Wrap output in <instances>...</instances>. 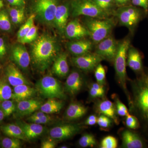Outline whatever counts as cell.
<instances>
[{"label":"cell","mask_w":148,"mask_h":148,"mask_svg":"<svg viewBox=\"0 0 148 148\" xmlns=\"http://www.w3.org/2000/svg\"><path fill=\"white\" fill-rule=\"evenodd\" d=\"M96 110L98 113L110 118L116 123H118L115 105L108 100L100 101L96 106Z\"/></svg>","instance_id":"24"},{"label":"cell","mask_w":148,"mask_h":148,"mask_svg":"<svg viewBox=\"0 0 148 148\" xmlns=\"http://www.w3.org/2000/svg\"><path fill=\"white\" fill-rule=\"evenodd\" d=\"M12 91L10 86L6 82L0 79V102L12 98Z\"/></svg>","instance_id":"29"},{"label":"cell","mask_w":148,"mask_h":148,"mask_svg":"<svg viewBox=\"0 0 148 148\" xmlns=\"http://www.w3.org/2000/svg\"><path fill=\"white\" fill-rule=\"evenodd\" d=\"M105 89L103 85L98 83H93L90 85L89 93L90 98H102L105 95Z\"/></svg>","instance_id":"31"},{"label":"cell","mask_w":148,"mask_h":148,"mask_svg":"<svg viewBox=\"0 0 148 148\" xmlns=\"http://www.w3.org/2000/svg\"><path fill=\"white\" fill-rule=\"evenodd\" d=\"M114 15L121 26L127 27L131 31L139 23L141 17L139 10L132 6L119 7L115 11Z\"/></svg>","instance_id":"8"},{"label":"cell","mask_w":148,"mask_h":148,"mask_svg":"<svg viewBox=\"0 0 148 148\" xmlns=\"http://www.w3.org/2000/svg\"><path fill=\"white\" fill-rule=\"evenodd\" d=\"M84 84L83 79L79 72H72L66 79L64 90L70 95H75L81 90Z\"/></svg>","instance_id":"15"},{"label":"cell","mask_w":148,"mask_h":148,"mask_svg":"<svg viewBox=\"0 0 148 148\" xmlns=\"http://www.w3.org/2000/svg\"><path fill=\"white\" fill-rule=\"evenodd\" d=\"M37 91L43 97L47 98L65 99L64 88L58 80L51 76H45L36 84Z\"/></svg>","instance_id":"6"},{"label":"cell","mask_w":148,"mask_h":148,"mask_svg":"<svg viewBox=\"0 0 148 148\" xmlns=\"http://www.w3.org/2000/svg\"><path fill=\"white\" fill-rule=\"evenodd\" d=\"M25 8L24 7H16L9 10V14L10 18L16 17L20 15H24Z\"/></svg>","instance_id":"43"},{"label":"cell","mask_w":148,"mask_h":148,"mask_svg":"<svg viewBox=\"0 0 148 148\" xmlns=\"http://www.w3.org/2000/svg\"><path fill=\"white\" fill-rule=\"evenodd\" d=\"M1 108L5 116H8L15 112L16 106L13 101L8 100L1 102Z\"/></svg>","instance_id":"36"},{"label":"cell","mask_w":148,"mask_h":148,"mask_svg":"<svg viewBox=\"0 0 148 148\" xmlns=\"http://www.w3.org/2000/svg\"><path fill=\"white\" fill-rule=\"evenodd\" d=\"M60 148H68V147H67V146H61V147H60Z\"/></svg>","instance_id":"53"},{"label":"cell","mask_w":148,"mask_h":148,"mask_svg":"<svg viewBox=\"0 0 148 148\" xmlns=\"http://www.w3.org/2000/svg\"><path fill=\"white\" fill-rule=\"evenodd\" d=\"M117 146L118 141L116 138L110 135L103 138L101 143V148H116Z\"/></svg>","instance_id":"38"},{"label":"cell","mask_w":148,"mask_h":148,"mask_svg":"<svg viewBox=\"0 0 148 148\" xmlns=\"http://www.w3.org/2000/svg\"><path fill=\"white\" fill-rule=\"evenodd\" d=\"M58 51L56 42L51 36L41 35L32 44V62L38 71H44L55 60Z\"/></svg>","instance_id":"1"},{"label":"cell","mask_w":148,"mask_h":148,"mask_svg":"<svg viewBox=\"0 0 148 148\" xmlns=\"http://www.w3.org/2000/svg\"><path fill=\"white\" fill-rule=\"evenodd\" d=\"M102 10L112 15L114 14V5L115 4L114 0H91ZM116 5V4H115Z\"/></svg>","instance_id":"28"},{"label":"cell","mask_w":148,"mask_h":148,"mask_svg":"<svg viewBox=\"0 0 148 148\" xmlns=\"http://www.w3.org/2000/svg\"><path fill=\"white\" fill-rule=\"evenodd\" d=\"M6 53V47L3 38L0 37V58H2Z\"/></svg>","instance_id":"46"},{"label":"cell","mask_w":148,"mask_h":148,"mask_svg":"<svg viewBox=\"0 0 148 148\" xmlns=\"http://www.w3.org/2000/svg\"><path fill=\"white\" fill-rule=\"evenodd\" d=\"M132 4L136 6L141 7L145 10L148 9V0H131Z\"/></svg>","instance_id":"44"},{"label":"cell","mask_w":148,"mask_h":148,"mask_svg":"<svg viewBox=\"0 0 148 148\" xmlns=\"http://www.w3.org/2000/svg\"><path fill=\"white\" fill-rule=\"evenodd\" d=\"M77 40L68 43V48L71 53L76 56L90 52L93 47L92 41L82 39Z\"/></svg>","instance_id":"16"},{"label":"cell","mask_w":148,"mask_h":148,"mask_svg":"<svg viewBox=\"0 0 148 148\" xmlns=\"http://www.w3.org/2000/svg\"><path fill=\"white\" fill-rule=\"evenodd\" d=\"M5 117V116L3 112L1 109H0V122L2 121Z\"/></svg>","instance_id":"51"},{"label":"cell","mask_w":148,"mask_h":148,"mask_svg":"<svg viewBox=\"0 0 148 148\" xmlns=\"http://www.w3.org/2000/svg\"><path fill=\"white\" fill-rule=\"evenodd\" d=\"M72 16H85L88 17L106 18L110 14L102 10L91 0H73L71 3Z\"/></svg>","instance_id":"5"},{"label":"cell","mask_w":148,"mask_h":148,"mask_svg":"<svg viewBox=\"0 0 148 148\" xmlns=\"http://www.w3.org/2000/svg\"><path fill=\"white\" fill-rule=\"evenodd\" d=\"M64 105L63 101L56 98H49L47 101L42 104L40 110L48 114L57 113L60 112Z\"/></svg>","instance_id":"26"},{"label":"cell","mask_w":148,"mask_h":148,"mask_svg":"<svg viewBox=\"0 0 148 148\" xmlns=\"http://www.w3.org/2000/svg\"><path fill=\"white\" fill-rule=\"evenodd\" d=\"M103 60L104 59L95 52H90L72 58V62L75 66L81 70L88 72L94 70Z\"/></svg>","instance_id":"11"},{"label":"cell","mask_w":148,"mask_h":148,"mask_svg":"<svg viewBox=\"0 0 148 148\" xmlns=\"http://www.w3.org/2000/svg\"><path fill=\"white\" fill-rule=\"evenodd\" d=\"M118 44L113 37L110 36L97 44L95 52L104 60L114 62Z\"/></svg>","instance_id":"10"},{"label":"cell","mask_w":148,"mask_h":148,"mask_svg":"<svg viewBox=\"0 0 148 148\" xmlns=\"http://www.w3.org/2000/svg\"><path fill=\"white\" fill-rule=\"evenodd\" d=\"M51 140H46L43 141L41 145L42 148H54L56 147V141L51 139Z\"/></svg>","instance_id":"45"},{"label":"cell","mask_w":148,"mask_h":148,"mask_svg":"<svg viewBox=\"0 0 148 148\" xmlns=\"http://www.w3.org/2000/svg\"><path fill=\"white\" fill-rule=\"evenodd\" d=\"M10 5L15 7H24L25 5L24 0H7Z\"/></svg>","instance_id":"47"},{"label":"cell","mask_w":148,"mask_h":148,"mask_svg":"<svg viewBox=\"0 0 148 148\" xmlns=\"http://www.w3.org/2000/svg\"><path fill=\"white\" fill-rule=\"evenodd\" d=\"M38 32V27L34 24L27 34L18 41L22 44L32 42L37 38Z\"/></svg>","instance_id":"34"},{"label":"cell","mask_w":148,"mask_h":148,"mask_svg":"<svg viewBox=\"0 0 148 148\" xmlns=\"http://www.w3.org/2000/svg\"><path fill=\"white\" fill-rule=\"evenodd\" d=\"M11 18V21L15 24H20L24 21L25 16L24 15H20V16H16V17H12Z\"/></svg>","instance_id":"49"},{"label":"cell","mask_w":148,"mask_h":148,"mask_svg":"<svg viewBox=\"0 0 148 148\" xmlns=\"http://www.w3.org/2000/svg\"><path fill=\"white\" fill-rule=\"evenodd\" d=\"M4 7V3L2 0H0V9L3 8Z\"/></svg>","instance_id":"52"},{"label":"cell","mask_w":148,"mask_h":148,"mask_svg":"<svg viewBox=\"0 0 148 148\" xmlns=\"http://www.w3.org/2000/svg\"><path fill=\"white\" fill-rule=\"evenodd\" d=\"M96 139L92 134H86L82 135L79 141V146L83 148L92 147L96 145Z\"/></svg>","instance_id":"33"},{"label":"cell","mask_w":148,"mask_h":148,"mask_svg":"<svg viewBox=\"0 0 148 148\" xmlns=\"http://www.w3.org/2000/svg\"><path fill=\"white\" fill-rule=\"evenodd\" d=\"M11 29V23L7 12L5 10L0 11V29L9 32Z\"/></svg>","instance_id":"32"},{"label":"cell","mask_w":148,"mask_h":148,"mask_svg":"<svg viewBox=\"0 0 148 148\" xmlns=\"http://www.w3.org/2000/svg\"><path fill=\"white\" fill-rule=\"evenodd\" d=\"M53 121V119L48 114H46L44 116L39 118L36 119L31 120L29 122L31 123H37L38 124H45L50 123Z\"/></svg>","instance_id":"42"},{"label":"cell","mask_w":148,"mask_h":148,"mask_svg":"<svg viewBox=\"0 0 148 148\" xmlns=\"http://www.w3.org/2000/svg\"><path fill=\"white\" fill-rule=\"evenodd\" d=\"M82 129L79 124L65 123L59 124L50 130L49 135L55 141H63L72 138Z\"/></svg>","instance_id":"9"},{"label":"cell","mask_w":148,"mask_h":148,"mask_svg":"<svg viewBox=\"0 0 148 148\" xmlns=\"http://www.w3.org/2000/svg\"><path fill=\"white\" fill-rule=\"evenodd\" d=\"M58 3L57 0H35L33 7L34 14L46 24L53 23Z\"/></svg>","instance_id":"7"},{"label":"cell","mask_w":148,"mask_h":148,"mask_svg":"<svg viewBox=\"0 0 148 148\" xmlns=\"http://www.w3.org/2000/svg\"><path fill=\"white\" fill-rule=\"evenodd\" d=\"M1 145L4 148H20L21 147V140L14 138H5L1 142Z\"/></svg>","instance_id":"35"},{"label":"cell","mask_w":148,"mask_h":148,"mask_svg":"<svg viewBox=\"0 0 148 148\" xmlns=\"http://www.w3.org/2000/svg\"><path fill=\"white\" fill-rule=\"evenodd\" d=\"M95 76L98 83L102 85L104 84L106 81V70L101 64H98L95 69Z\"/></svg>","instance_id":"37"},{"label":"cell","mask_w":148,"mask_h":148,"mask_svg":"<svg viewBox=\"0 0 148 148\" xmlns=\"http://www.w3.org/2000/svg\"><path fill=\"white\" fill-rule=\"evenodd\" d=\"M11 55L13 61L21 69H26L29 67L31 57L27 49L22 44L16 45L12 47Z\"/></svg>","instance_id":"14"},{"label":"cell","mask_w":148,"mask_h":148,"mask_svg":"<svg viewBox=\"0 0 148 148\" xmlns=\"http://www.w3.org/2000/svg\"><path fill=\"white\" fill-rule=\"evenodd\" d=\"M1 130L5 134L11 138H18L21 140L28 141L21 127L18 125H6L2 127Z\"/></svg>","instance_id":"27"},{"label":"cell","mask_w":148,"mask_h":148,"mask_svg":"<svg viewBox=\"0 0 148 148\" xmlns=\"http://www.w3.org/2000/svg\"><path fill=\"white\" fill-rule=\"evenodd\" d=\"M126 116L125 123L128 128L135 130L140 127V123L137 117L129 113Z\"/></svg>","instance_id":"39"},{"label":"cell","mask_w":148,"mask_h":148,"mask_svg":"<svg viewBox=\"0 0 148 148\" xmlns=\"http://www.w3.org/2000/svg\"><path fill=\"white\" fill-rule=\"evenodd\" d=\"M16 110L17 116H27L33 114L40 108L43 104L42 100L37 98H29L17 102Z\"/></svg>","instance_id":"12"},{"label":"cell","mask_w":148,"mask_h":148,"mask_svg":"<svg viewBox=\"0 0 148 148\" xmlns=\"http://www.w3.org/2000/svg\"><path fill=\"white\" fill-rule=\"evenodd\" d=\"M16 124L20 126L28 140H33L42 135L44 127L41 125L34 123H27L23 121H18Z\"/></svg>","instance_id":"20"},{"label":"cell","mask_w":148,"mask_h":148,"mask_svg":"<svg viewBox=\"0 0 148 148\" xmlns=\"http://www.w3.org/2000/svg\"><path fill=\"white\" fill-rule=\"evenodd\" d=\"M37 90L30 85L21 84L14 87L12 98L17 102L32 98L36 95Z\"/></svg>","instance_id":"21"},{"label":"cell","mask_w":148,"mask_h":148,"mask_svg":"<svg viewBox=\"0 0 148 148\" xmlns=\"http://www.w3.org/2000/svg\"><path fill=\"white\" fill-rule=\"evenodd\" d=\"M66 37L70 39L79 40L89 36L87 28L77 19H74L68 23L65 29Z\"/></svg>","instance_id":"13"},{"label":"cell","mask_w":148,"mask_h":148,"mask_svg":"<svg viewBox=\"0 0 148 148\" xmlns=\"http://www.w3.org/2000/svg\"><path fill=\"white\" fill-rule=\"evenodd\" d=\"M132 99L131 108L148 126V79L144 76L131 83Z\"/></svg>","instance_id":"2"},{"label":"cell","mask_w":148,"mask_h":148,"mask_svg":"<svg viewBox=\"0 0 148 148\" xmlns=\"http://www.w3.org/2000/svg\"><path fill=\"white\" fill-rule=\"evenodd\" d=\"M112 121L108 117L102 114L97 119V123L100 127L103 129H106L110 127Z\"/></svg>","instance_id":"40"},{"label":"cell","mask_w":148,"mask_h":148,"mask_svg":"<svg viewBox=\"0 0 148 148\" xmlns=\"http://www.w3.org/2000/svg\"><path fill=\"white\" fill-rule=\"evenodd\" d=\"M130 40L128 38H125L119 42L117 51L114 61L115 70L119 82L128 97L130 104L131 103V101L126 86V66L127 51L130 46Z\"/></svg>","instance_id":"4"},{"label":"cell","mask_w":148,"mask_h":148,"mask_svg":"<svg viewBox=\"0 0 148 148\" xmlns=\"http://www.w3.org/2000/svg\"><path fill=\"white\" fill-rule=\"evenodd\" d=\"M36 15L34 14H32L27 19V21L20 28L17 33L18 40H21L29 32L32 26L34 24V20Z\"/></svg>","instance_id":"30"},{"label":"cell","mask_w":148,"mask_h":148,"mask_svg":"<svg viewBox=\"0 0 148 148\" xmlns=\"http://www.w3.org/2000/svg\"><path fill=\"white\" fill-rule=\"evenodd\" d=\"M115 100L116 101L115 106L117 113L120 116H126L129 113L127 107L118 98H116Z\"/></svg>","instance_id":"41"},{"label":"cell","mask_w":148,"mask_h":148,"mask_svg":"<svg viewBox=\"0 0 148 148\" xmlns=\"http://www.w3.org/2000/svg\"><path fill=\"white\" fill-rule=\"evenodd\" d=\"M0 69H1V66H0Z\"/></svg>","instance_id":"54"},{"label":"cell","mask_w":148,"mask_h":148,"mask_svg":"<svg viewBox=\"0 0 148 148\" xmlns=\"http://www.w3.org/2000/svg\"><path fill=\"white\" fill-rule=\"evenodd\" d=\"M127 65L136 73H140L143 70V61L140 52L135 48L130 46L127 51Z\"/></svg>","instance_id":"23"},{"label":"cell","mask_w":148,"mask_h":148,"mask_svg":"<svg viewBox=\"0 0 148 148\" xmlns=\"http://www.w3.org/2000/svg\"><path fill=\"white\" fill-rule=\"evenodd\" d=\"M123 146L126 148H143L145 144L142 138L137 133L125 130L121 133Z\"/></svg>","instance_id":"18"},{"label":"cell","mask_w":148,"mask_h":148,"mask_svg":"<svg viewBox=\"0 0 148 148\" xmlns=\"http://www.w3.org/2000/svg\"><path fill=\"white\" fill-rule=\"evenodd\" d=\"M87 112V108L82 104L73 102L67 108L65 112V118L69 120L78 119L84 116Z\"/></svg>","instance_id":"25"},{"label":"cell","mask_w":148,"mask_h":148,"mask_svg":"<svg viewBox=\"0 0 148 148\" xmlns=\"http://www.w3.org/2000/svg\"><path fill=\"white\" fill-rule=\"evenodd\" d=\"M70 11V6L68 4L61 5L57 7L53 23L61 33L65 32V28L68 24Z\"/></svg>","instance_id":"19"},{"label":"cell","mask_w":148,"mask_h":148,"mask_svg":"<svg viewBox=\"0 0 148 148\" xmlns=\"http://www.w3.org/2000/svg\"><path fill=\"white\" fill-rule=\"evenodd\" d=\"M147 77H148V76H147Z\"/></svg>","instance_id":"55"},{"label":"cell","mask_w":148,"mask_h":148,"mask_svg":"<svg viewBox=\"0 0 148 148\" xmlns=\"http://www.w3.org/2000/svg\"><path fill=\"white\" fill-rule=\"evenodd\" d=\"M67 58L66 53H62L58 54L53 61L52 71L58 77H64L69 73V67Z\"/></svg>","instance_id":"22"},{"label":"cell","mask_w":148,"mask_h":148,"mask_svg":"<svg viewBox=\"0 0 148 148\" xmlns=\"http://www.w3.org/2000/svg\"><path fill=\"white\" fill-rule=\"evenodd\" d=\"M5 73L9 83L13 87L21 84L30 85L18 68L12 63L7 66Z\"/></svg>","instance_id":"17"},{"label":"cell","mask_w":148,"mask_h":148,"mask_svg":"<svg viewBox=\"0 0 148 148\" xmlns=\"http://www.w3.org/2000/svg\"><path fill=\"white\" fill-rule=\"evenodd\" d=\"M115 4L119 7L127 5L130 0H114Z\"/></svg>","instance_id":"50"},{"label":"cell","mask_w":148,"mask_h":148,"mask_svg":"<svg viewBox=\"0 0 148 148\" xmlns=\"http://www.w3.org/2000/svg\"><path fill=\"white\" fill-rule=\"evenodd\" d=\"M97 118L94 115H91L88 117L85 122V124L86 125H93L97 123Z\"/></svg>","instance_id":"48"},{"label":"cell","mask_w":148,"mask_h":148,"mask_svg":"<svg viewBox=\"0 0 148 148\" xmlns=\"http://www.w3.org/2000/svg\"><path fill=\"white\" fill-rule=\"evenodd\" d=\"M115 20L112 17L106 18L89 17L85 21V27L92 42L97 44L110 36L115 26Z\"/></svg>","instance_id":"3"}]
</instances>
